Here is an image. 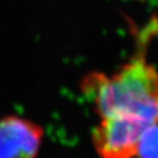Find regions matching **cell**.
<instances>
[{
  "mask_svg": "<svg viewBox=\"0 0 158 158\" xmlns=\"http://www.w3.org/2000/svg\"><path fill=\"white\" fill-rule=\"evenodd\" d=\"M81 90L101 118L125 113L158 122V70L143 57L124 64L112 76L89 74Z\"/></svg>",
  "mask_w": 158,
  "mask_h": 158,
  "instance_id": "obj_1",
  "label": "cell"
},
{
  "mask_svg": "<svg viewBox=\"0 0 158 158\" xmlns=\"http://www.w3.org/2000/svg\"><path fill=\"white\" fill-rule=\"evenodd\" d=\"M153 123L135 114L102 118L92 132V143L100 158H133L143 132Z\"/></svg>",
  "mask_w": 158,
  "mask_h": 158,
  "instance_id": "obj_2",
  "label": "cell"
},
{
  "mask_svg": "<svg viewBox=\"0 0 158 158\" xmlns=\"http://www.w3.org/2000/svg\"><path fill=\"white\" fill-rule=\"evenodd\" d=\"M44 130L29 118L6 115L0 118V158H37Z\"/></svg>",
  "mask_w": 158,
  "mask_h": 158,
  "instance_id": "obj_3",
  "label": "cell"
},
{
  "mask_svg": "<svg viewBox=\"0 0 158 158\" xmlns=\"http://www.w3.org/2000/svg\"><path fill=\"white\" fill-rule=\"evenodd\" d=\"M136 156L138 158H158V122L151 124L143 132Z\"/></svg>",
  "mask_w": 158,
  "mask_h": 158,
  "instance_id": "obj_4",
  "label": "cell"
}]
</instances>
